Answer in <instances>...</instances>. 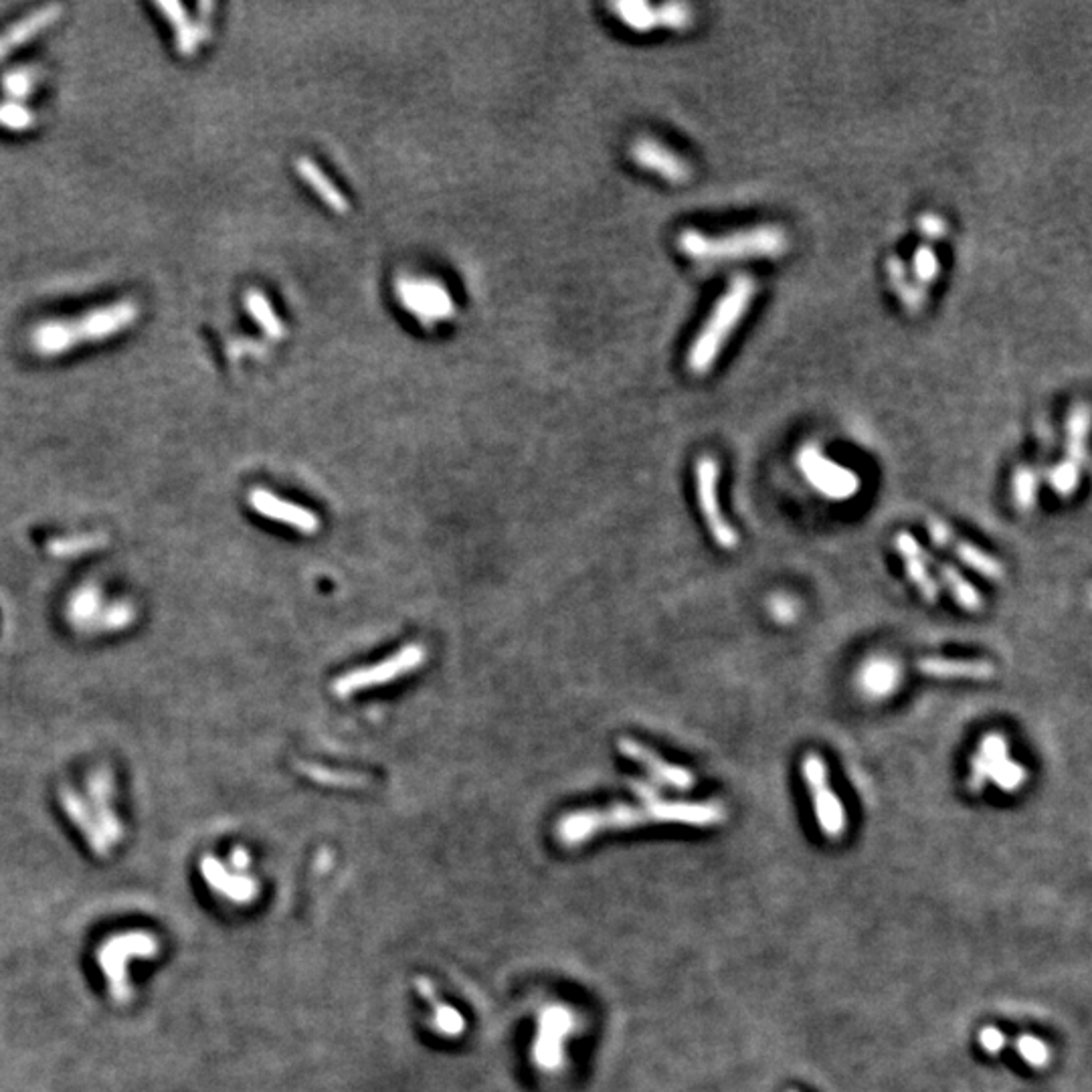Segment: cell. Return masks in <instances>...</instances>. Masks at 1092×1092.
<instances>
[{
    "instance_id": "cell-1",
    "label": "cell",
    "mask_w": 1092,
    "mask_h": 1092,
    "mask_svg": "<svg viewBox=\"0 0 1092 1092\" xmlns=\"http://www.w3.org/2000/svg\"><path fill=\"white\" fill-rule=\"evenodd\" d=\"M138 318V303L134 300H120L77 318L45 320L30 332V346L39 357H61L84 344L111 339L130 328Z\"/></svg>"
},
{
    "instance_id": "cell-2",
    "label": "cell",
    "mask_w": 1092,
    "mask_h": 1092,
    "mask_svg": "<svg viewBox=\"0 0 1092 1092\" xmlns=\"http://www.w3.org/2000/svg\"><path fill=\"white\" fill-rule=\"evenodd\" d=\"M680 251L690 260L704 263L752 260V257H777L787 251V235L775 224H759L754 229L729 235H706L686 229L678 237Z\"/></svg>"
},
{
    "instance_id": "cell-3",
    "label": "cell",
    "mask_w": 1092,
    "mask_h": 1092,
    "mask_svg": "<svg viewBox=\"0 0 1092 1092\" xmlns=\"http://www.w3.org/2000/svg\"><path fill=\"white\" fill-rule=\"evenodd\" d=\"M754 290H757V283L743 273V276H736L725 294L718 298L688 352V366L694 375H706L714 366L729 336L745 318L754 298Z\"/></svg>"
},
{
    "instance_id": "cell-4",
    "label": "cell",
    "mask_w": 1092,
    "mask_h": 1092,
    "mask_svg": "<svg viewBox=\"0 0 1092 1092\" xmlns=\"http://www.w3.org/2000/svg\"><path fill=\"white\" fill-rule=\"evenodd\" d=\"M158 953L160 943L146 930H127L106 939L95 951V961L107 979L111 1000L118 1005L130 1004L134 989L127 977V963L132 959H156Z\"/></svg>"
},
{
    "instance_id": "cell-5",
    "label": "cell",
    "mask_w": 1092,
    "mask_h": 1092,
    "mask_svg": "<svg viewBox=\"0 0 1092 1092\" xmlns=\"http://www.w3.org/2000/svg\"><path fill=\"white\" fill-rule=\"evenodd\" d=\"M1025 779L1027 770L1014 759H1009L1005 736L998 732L985 734L971 759L967 781L969 790L979 793L987 781H993L1004 791H1016L1025 783Z\"/></svg>"
},
{
    "instance_id": "cell-6",
    "label": "cell",
    "mask_w": 1092,
    "mask_h": 1092,
    "mask_svg": "<svg viewBox=\"0 0 1092 1092\" xmlns=\"http://www.w3.org/2000/svg\"><path fill=\"white\" fill-rule=\"evenodd\" d=\"M395 290L403 310L425 328L447 322L458 312L454 296L441 282L433 278H400Z\"/></svg>"
},
{
    "instance_id": "cell-7",
    "label": "cell",
    "mask_w": 1092,
    "mask_h": 1092,
    "mask_svg": "<svg viewBox=\"0 0 1092 1092\" xmlns=\"http://www.w3.org/2000/svg\"><path fill=\"white\" fill-rule=\"evenodd\" d=\"M803 781L808 785V791L813 803V811L819 822V829L829 840H838L846 831V809L842 799L833 791L829 785V773L826 761L819 757L817 752H808L803 757Z\"/></svg>"
},
{
    "instance_id": "cell-8",
    "label": "cell",
    "mask_w": 1092,
    "mask_h": 1092,
    "mask_svg": "<svg viewBox=\"0 0 1092 1092\" xmlns=\"http://www.w3.org/2000/svg\"><path fill=\"white\" fill-rule=\"evenodd\" d=\"M694 470H696L694 474H696L698 506L706 526H709L712 540L725 551L738 549L741 536H738V530L727 520L718 500V478H720L718 461L712 456H700L696 459Z\"/></svg>"
},
{
    "instance_id": "cell-9",
    "label": "cell",
    "mask_w": 1092,
    "mask_h": 1092,
    "mask_svg": "<svg viewBox=\"0 0 1092 1092\" xmlns=\"http://www.w3.org/2000/svg\"><path fill=\"white\" fill-rule=\"evenodd\" d=\"M423 662H425L423 646L409 644L399 653L387 657V660H382L371 668H361V670L344 673V676H341L339 680L334 682V692L346 698L350 694L359 692V690L389 684L400 676H405V673L417 670Z\"/></svg>"
},
{
    "instance_id": "cell-10",
    "label": "cell",
    "mask_w": 1092,
    "mask_h": 1092,
    "mask_svg": "<svg viewBox=\"0 0 1092 1092\" xmlns=\"http://www.w3.org/2000/svg\"><path fill=\"white\" fill-rule=\"evenodd\" d=\"M652 822V815L648 808H634V806H615L605 811H583L573 813L560 824V838L567 844H579L581 840L593 836L601 829H623V828H635L641 824Z\"/></svg>"
},
{
    "instance_id": "cell-11",
    "label": "cell",
    "mask_w": 1092,
    "mask_h": 1092,
    "mask_svg": "<svg viewBox=\"0 0 1092 1092\" xmlns=\"http://www.w3.org/2000/svg\"><path fill=\"white\" fill-rule=\"evenodd\" d=\"M615 12V17L635 33H650L655 27H666L673 30H686L694 25V10L692 7L682 3H666L660 7H652L648 3H632V0H621V3L609 5Z\"/></svg>"
},
{
    "instance_id": "cell-12",
    "label": "cell",
    "mask_w": 1092,
    "mask_h": 1092,
    "mask_svg": "<svg viewBox=\"0 0 1092 1092\" xmlns=\"http://www.w3.org/2000/svg\"><path fill=\"white\" fill-rule=\"evenodd\" d=\"M797 463L809 484L824 496L833 497V500H846V497H852L860 490V478L852 470L828 459L819 449L811 445L801 449Z\"/></svg>"
},
{
    "instance_id": "cell-13",
    "label": "cell",
    "mask_w": 1092,
    "mask_h": 1092,
    "mask_svg": "<svg viewBox=\"0 0 1092 1092\" xmlns=\"http://www.w3.org/2000/svg\"><path fill=\"white\" fill-rule=\"evenodd\" d=\"M926 533L937 546L941 549L949 551L951 555H955L963 565L969 567L971 571L979 573L985 579L991 581H1002L1005 576V567L1000 558L991 556L989 553H985L984 549H979L973 542L961 538L955 530L946 524L945 520H941L939 517H928L926 518Z\"/></svg>"
},
{
    "instance_id": "cell-14",
    "label": "cell",
    "mask_w": 1092,
    "mask_h": 1092,
    "mask_svg": "<svg viewBox=\"0 0 1092 1092\" xmlns=\"http://www.w3.org/2000/svg\"><path fill=\"white\" fill-rule=\"evenodd\" d=\"M646 808L652 815V822H666V824H686L696 828H709L722 824L727 819V809L722 803L716 801H662L653 799L648 801Z\"/></svg>"
},
{
    "instance_id": "cell-15",
    "label": "cell",
    "mask_w": 1092,
    "mask_h": 1092,
    "mask_svg": "<svg viewBox=\"0 0 1092 1092\" xmlns=\"http://www.w3.org/2000/svg\"><path fill=\"white\" fill-rule=\"evenodd\" d=\"M632 160L644 170H650L672 185H684L692 176V168L678 154L668 150L662 142L652 138H639L630 150Z\"/></svg>"
},
{
    "instance_id": "cell-16",
    "label": "cell",
    "mask_w": 1092,
    "mask_h": 1092,
    "mask_svg": "<svg viewBox=\"0 0 1092 1092\" xmlns=\"http://www.w3.org/2000/svg\"><path fill=\"white\" fill-rule=\"evenodd\" d=\"M617 749L621 754H625V757H630L632 761L644 767L655 781L666 783L673 787V790L688 791L696 785L694 775L690 773L688 769L664 761L660 754H655L652 749L634 741V738H619Z\"/></svg>"
},
{
    "instance_id": "cell-17",
    "label": "cell",
    "mask_w": 1092,
    "mask_h": 1092,
    "mask_svg": "<svg viewBox=\"0 0 1092 1092\" xmlns=\"http://www.w3.org/2000/svg\"><path fill=\"white\" fill-rule=\"evenodd\" d=\"M894 549L898 555H901L908 579L914 587H917V591L921 593V597L928 605H937L939 583L933 579V575H930V569H928L930 558H928L926 551L921 546V542L914 538L910 533H898L894 536Z\"/></svg>"
},
{
    "instance_id": "cell-18",
    "label": "cell",
    "mask_w": 1092,
    "mask_h": 1092,
    "mask_svg": "<svg viewBox=\"0 0 1092 1092\" xmlns=\"http://www.w3.org/2000/svg\"><path fill=\"white\" fill-rule=\"evenodd\" d=\"M249 504L253 506L255 512H260L262 517L271 518L276 522L287 524L303 535H314L316 530L320 528V520L314 512H310L308 508L303 506H296L287 500H282L276 494H271L267 490L257 488L249 494Z\"/></svg>"
},
{
    "instance_id": "cell-19",
    "label": "cell",
    "mask_w": 1092,
    "mask_h": 1092,
    "mask_svg": "<svg viewBox=\"0 0 1092 1092\" xmlns=\"http://www.w3.org/2000/svg\"><path fill=\"white\" fill-rule=\"evenodd\" d=\"M199 868L208 888L221 894L223 898H227L231 903L237 905L251 903L257 892H260L257 890V882L251 876L239 872L233 874L227 866L221 864L215 856H205L199 864Z\"/></svg>"
},
{
    "instance_id": "cell-20",
    "label": "cell",
    "mask_w": 1092,
    "mask_h": 1092,
    "mask_svg": "<svg viewBox=\"0 0 1092 1092\" xmlns=\"http://www.w3.org/2000/svg\"><path fill=\"white\" fill-rule=\"evenodd\" d=\"M921 673L928 678L939 680H975V682H987L991 680L998 668L989 660H963V657H939L928 655L921 657L917 662Z\"/></svg>"
},
{
    "instance_id": "cell-21",
    "label": "cell",
    "mask_w": 1092,
    "mask_h": 1092,
    "mask_svg": "<svg viewBox=\"0 0 1092 1092\" xmlns=\"http://www.w3.org/2000/svg\"><path fill=\"white\" fill-rule=\"evenodd\" d=\"M88 790L91 799L89 809H93L91 813L95 817V822H98L100 829L104 831L106 840L109 842V846L120 844L124 838V828L114 809H111V779L107 775V770L93 773L88 781Z\"/></svg>"
},
{
    "instance_id": "cell-22",
    "label": "cell",
    "mask_w": 1092,
    "mask_h": 1092,
    "mask_svg": "<svg viewBox=\"0 0 1092 1092\" xmlns=\"http://www.w3.org/2000/svg\"><path fill=\"white\" fill-rule=\"evenodd\" d=\"M61 12L63 9L59 5H47L43 9H37L35 12H30L29 17L21 19L19 23L9 27L5 33L0 35V59L9 57L12 51H17V47L33 41L45 29H49L53 23H57Z\"/></svg>"
},
{
    "instance_id": "cell-23",
    "label": "cell",
    "mask_w": 1092,
    "mask_h": 1092,
    "mask_svg": "<svg viewBox=\"0 0 1092 1092\" xmlns=\"http://www.w3.org/2000/svg\"><path fill=\"white\" fill-rule=\"evenodd\" d=\"M156 9L165 14L166 21L174 27V45L181 57L197 55L199 47L208 39V25H195L188 19V12L181 3H156Z\"/></svg>"
},
{
    "instance_id": "cell-24",
    "label": "cell",
    "mask_w": 1092,
    "mask_h": 1092,
    "mask_svg": "<svg viewBox=\"0 0 1092 1092\" xmlns=\"http://www.w3.org/2000/svg\"><path fill=\"white\" fill-rule=\"evenodd\" d=\"M294 168H296L300 179L312 188L314 195L322 201L328 208H332L334 213L346 215L350 211V201L346 199L344 192L332 183L330 176L322 168H320L312 158H308V156L296 158Z\"/></svg>"
},
{
    "instance_id": "cell-25",
    "label": "cell",
    "mask_w": 1092,
    "mask_h": 1092,
    "mask_svg": "<svg viewBox=\"0 0 1092 1092\" xmlns=\"http://www.w3.org/2000/svg\"><path fill=\"white\" fill-rule=\"evenodd\" d=\"M61 806L66 809L68 817L75 824V828L84 833L88 846L93 849L100 858H107L109 854V842L106 840L104 831L100 829L98 822L89 809L88 803L71 790H63L61 793Z\"/></svg>"
},
{
    "instance_id": "cell-26",
    "label": "cell",
    "mask_w": 1092,
    "mask_h": 1092,
    "mask_svg": "<svg viewBox=\"0 0 1092 1092\" xmlns=\"http://www.w3.org/2000/svg\"><path fill=\"white\" fill-rule=\"evenodd\" d=\"M937 573H939V581L945 585L946 591L951 593V597L955 599V603L961 609H965V612H969V614L984 612V607H985L984 595L953 565L937 563Z\"/></svg>"
},
{
    "instance_id": "cell-27",
    "label": "cell",
    "mask_w": 1092,
    "mask_h": 1092,
    "mask_svg": "<svg viewBox=\"0 0 1092 1092\" xmlns=\"http://www.w3.org/2000/svg\"><path fill=\"white\" fill-rule=\"evenodd\" d=\"M1088 407L1084 403L1074 405L1070 415H1068V423H1066V461L1079 465V468L1084 470V465L1088 461V452H1086V436H1088Z\"/></svg>"
},
{
    "instance_id": "cell-28",
    "label": "cell",
    "mask_w": 1092,
    "mask_h": 1092,
    "mask_svg": "<svg viewBox=\"0 0 1092 1092\" xmlns=\"http://www.w3.org/2000/svg\"><path fill=\"white\" fill-rule=\"evenodd\" d=\"M244 306L247 314L255 320L257 326H260L271 341H282L287 334L282 318L278 316L276 310H273V303L262 290H247L244 296Z\"/></svg>"
},
{
    "instance_id": "cell-29",
    "label": "cell",
    "mask_w": 1092,
    "mask_h": 1092,
    "mask_svg": "<svg viewBox=\"0 0 1092 1092\" xmlns=\"http://www.w3.org/2000/svg\"><path fill=\"white\" fill-rule=\"evenodd\" d=\"M1040 474L1030 465H1020L1011 479V502L1020 512H1032L1038 500Z\"/></svg>"
},
{
    "instance_id": "cell-30",
    "label": "cell",
    "mask_w": 1092,
    "mask_h": 1092,
    "mask_svg": "<svg viewBox=\"0 0 1092 1092\" xmlns=\"http://www.w3.org/2000/svg\"><path fill=\"white\" fill-rule=\"evenodd\" d=\"M37 79H39L37 68H19L3 75V79H0V88H3L5 95L12 98L10 102L21 104L37 88Z\"/></svg>"
},
{
    "instance_id": "cell-31",
    "label": "cell",
    "mask_w": 1092,
    "mask_h": 1092,
    "mask_svg": "<svg viewBox=\"0 0 1092 1092\" xmlns=\"http://www.w3.org/2000/svg\"><path fill=\"white\" fill-rule=\"evenodd\" d=\"M862 684L872 694H888L898 684L896 668L888 662H874L872 666L864 668L862 672Z\"/></svg>"
},
{
    "instance_id": "cell-32",
    "label": "cell",
    "mask_w": 1092,
    "mask_h": 1092,
    "mask_svg": "<svg viewBox=\"0 0 1092 1092\" xmlns=\"http://www.w3.org/2000/svg\"><path fill=\"white\" fill-rule=\"evenodd\" d=\"M98 605H100V593L93 587H86L71 599L68 614L73 619V623L88 628V625H93V619L98 617Z\"/></svg>"
},
{
    "instance_id": "cell-33",
    "label": "cell",
    "mask_w": 1092,
    "mask_h": 1092,
    "mask_svg": "<svg viewBox=\"0 0 1092 1092\" xmlns=\"http://www.w3.org/2000/svg\"><path fill=\"white\" fill-rule=\"evenodd\" d=\"M1081 474L1082 468L1079 465H1074L1070 461H1060L1058 465H1054L1052 472L1048 474V481H1050V488L1060 496V497H1070L1076 490H1079L1081 484Z\"/></svg>"
},
{
    "instance_id": "cell-34",
    "label": "cell",
    "mask_w": 1092,
    "mask_h": 1092,
    "mask_svg": "<svg viewBox=\"0 0 1092 1092\" xmlns=\"http://www.w3.org/2000/svg\"><path fill=\"white\" fill-rule=\"evenodd\" d=\"M888 273H890V280L892 285L901 294V300L907 303L908 310H919L923 306V300H925V292L917 290V287H912L907 283L905 280V263L901 262V257H892L888 262Z\"/></svg>"
},
{
    "instance_id": "cell-35",
    "label": "cell",
    "mask_w": 1092,
    "mask_h": 1092,
    "mask_svg": "<svg viewBox=\"0 0 1092 1092\" xmlns=\"http://www.w3.org/2000/svg\"><path fill=\"white\" fill-rule=\"evenodd\" d=\"M35 124V114L27 106L17 102L0 104V126L10 132H27Z\"/></svg>"
},
{
    "instance_id": "cell-36",
    "label": "cell",
    "mask_w": 1092,
    "mask_h": 1092,
    "mask_svg": "<svg viewBox=\"0 0 1092 1092\" xmlns=\"http://www.w3.org/2000/svg\"><path fill=\"white\" fill-rule=\"evenodd\" d=\"M939 257L935 253V249L930 245H921L917 251L912 255V271H914V278H917L919 283L928 285L933 283L939 276Z\"/></svg>"
},
{
    "instance_id": "cell-37",
    "label": "cell",
    "mask_w": 1092,
    "mask_h": 1092,
    "mask_svg": "<svg viewBox=\"0 0 1092 1092\" xmlns=\"http://www.w3.org/2000/svg\"><path fill=\"white\" fill-rule=\"evenodd\" d=\"M300 769L306 773L310 779L318 781V783H324V785H341V787H359L366 783V777L362 775H350V773H341V770H330L324 767H318V765H300Z\"/></svg>"
},
{
    "instance_id": "cell-38",
    "label": "cell",
    "mask_w": 1092,
    "mask_h": 1092,
    "mask_svg": "<svg viewBox=\"0 0 1092 1092\" xmlns=\"http://www.w3.org/2000/svg\"><path fill=\"white\" fill-rule=\"evenodd\" d=\"M1018 1052L1025 1060V1063H1030L1032 1066L1048 1064V1058H1050L1048 1046L1042 1040H1038L1036 1036H1022L1018 1040Z\"/></svg>"
},
{
    "instance_id": "cell-39",
    "label": "cell",
    "mask_w": 1092,
    "mask_h": 1092,
    "mask_svg": "<svg viewBox=\"0 0 1092 1092\" xmlns=\"http://www.w3.org/2000/svg\"><path fill=\"white\" fill-rule=\"evenodd\" d=\"M104 542H106V538L100 536V535H98V536H79V538H71V540H57V542H51L49 549H51L53 555L68 556V555H73V553H84V551L93 549V546H100V544H104Z\"/></svg>"
},
{
    "instance_id": "cell-40",
    "label": "cell",
    "mask_w": 1092,
    "mask_h": 1092,
    "mask_svg": "<svg viewBox=\"0 0 1092 1092\" xmlns=\"http://www.w3.org/2000/svg\"><path fill=\"white\" fill-rule=\"evenodd\" d=\"M919 229L926 239H939L946 233V224L937 215H925L919 221Z\"/></svg>"
},
{
    "instance_id": "cell-41",
    "label": "cell",
    "mask_w": 1092,
    "mask_h": 1092,
    "mask_svg": "<svg viewBox=\"0 0 1092 1092\" xmlns=\"http://www.w3.org/2000/svg\"><path fill=\"white\" fill-rule=\"evenodd\" d=\"M979 1042H982V1046L989 1054H998L1004 1048L1005 1038L1000 1030H995V1027H985V1030H982V1034H979Z\"/></svg>"
},
{
    "instance_id": "cell-42",
    "label": "cell",
    "mask_w": 1092,
    "mask_h": 1092,
    "mask_svg": "<svg viewBox=\"0 0 1092 1092\" xmlns=\"http://www.w3.org/2000/svg\"><path fill=\"white\" fill-rule=\"evenodd\" d=\"M249 862H251V858H249V854L245 852L244 848L233 849V854H231V866H233L235 872L244 874V872L249 868Z\"/></svg>"
}]
</instances>
